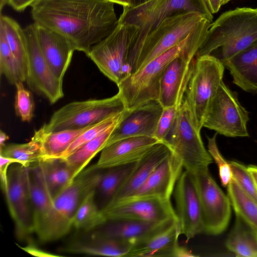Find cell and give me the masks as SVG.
<instances>
[{"label":"cell","instance_id":"6da1fadb","mask_svg":"<svg viewBox=\"0 0 257 257\" xmlns=\"http://www.w3.org/2000/svg\"><path fill=\"white\" fill-rule=\"evenodd\" d=\"M114 4L106 0H37L31 6V15L35 24L62 35L75 51L87 56L117 25Z\"/></svg>","mask_w":257,"mask_h":257},{"label":"cell","instance_id":"7a4b0ae2","mask_svg":"<svg viewBox=\"0 0 257 257\" xmlns=\"http://www.w3.org/2000/svg\"><path fill=\"white\" fill-rule=\"evenodd\" d=\"M211 23L204 19L182 41L123 79L117 86L126 109L158 100L160 81L168 64L177 56L189 52L195 57L203 43Z\"/></svg>","mask_w":257,"mask_h":257},{"label":"cell","instance_id":"3957f363","mask_svg":"<svg viewBox=\"0 0 257 257\" xmlns=\"http://www.w3.org/2000/svg\"><path fill=\"white\" fill-rule=\"evenodd\" d=\"M257 42V8H237L212 23L195 59L217 52L223 63Z\"/></svg>","mask_w":257,"mask_h":257},{"label":"cell","instance_id":"277c9868","mask_svg":"<svg viewBox=\"0 0 257 257\" xmlns=\"http://www.w3.org/2000/svg\"><path fill=\"white\" fill-rule=\"evenodd\" d=\"M123 8L117 23L134 25L140 29L131 48L128 63L146 37L165 19L177 14L195 12L212 23L213 20V15L204 0H150L136 7Z\"/></svg>","mask_w":257,"mask_h":257},{"label":"cell","instance_id":"5b68a950","mask_svg":"<svg viewBox=\"0 0 257 257\" xmlns=\"http://www.w3.org/2000/svg\"><path fill=\"white\" fill-rule=\"evenodd\" d=\"M162 142L181 162L184 169L192 174L208 169L213 162L185 98L173 126Z\"/></svg>","mask_w":257,"mask_h":257},{"label":"cell","instance_id":"8992f818","mask_svg":"<svg viewBox=\"0 0 257 257\" xmlns=\"http://www.w3.org/2000/svg\"><path fill=\"white\" fill-rule=\"evenodd\" d=\"M205 19L195 12L177 14L165 19L146 37L130 58V75L182 41Z\"/></svg>","mask_w":257,"mask_h":257},{"label":"cell","instance_id":"52a82bcc","mask_svg":"<svg viewBox=\"0 0 257 257\" xmlns=\"http://www.w3.org/2000/svg\"><path fill=\"white\" fill-rule=\"evenodd\" d=\"M103 170L94 165L84 170L54 199L53 210L41 241H54L68 233L76 211L85 198L95 190Z\"/></svg>","mask_w":257,"mask_h":257},{"label":"cell","instance_id":"ba28073f","mask_svg":"<svg viewBox=\"0 0 257 257\" xmlns=\"http://www.w3.org/2000/svg\"><path fill=\"white\" fill-rule=\"evenodd\" d=\"M139 31L134 25L117 23L112 32L94 45L87 55L116 85L130 75L128 57Z\"/></svg>","mask_w":257,"mask_h":257},{"label":"cell","instance_id":"9c48e42d","mask_svg":"<svg viewBox=\"0 0 257 257\" xmlns=\"http://www.w3.org/2000/svg\"><path fill=\"white\" fill-rule=\"evenodd\" d=\"M125 109L118 93L106 98L73 101L56 111L42 127L46 132L82 128Z\"/></svg>","mask_w":257,"mask_h":257},{"label":"cell","instance_id":"30bf717a","mask_svg":"<svg viewBox=\"0 0 257 257\" xmlns=\"http://www.w3.org/2000/svg\"><path fill=\"white\" fill-rule=\"evenodd\" d=\"M224 64L212 55L195 59L184 98L198 129L201 131L209 106L223 81Z\"/></svg>","mask_w":257,"mask_h":257},{"label":"cell","instance_id":"8fae6325","mask_svg":"<svg viewBox=\"0 0 257 257\" xmlns=\"http://www.w3.org/2000/svg\"><path fill=\"white\" fill-rule=\"evenodd\" d=\"M248 112L240 103L236 92L222 81L206 113L203 127L228 137H245L249 134Z\"/></svg>","mask_w":257,"mask_h":257},{"label":"cell","instance_id":"7c38bea8","mask_svg":"<svg viewBox=\"0 0 257 257\" xmlns=\"http://www.w3.org/2000/svg\"><path fill=\"white\" fill-rule=\"evenodd\" d=\"M28 167L19 163L10 166L4 193L16 235L20 239L27 238L35 232Z\"/></svg>","mask_w":257,"mask_h":257},{"label":"cell","instance_id":"4fadbf2b","mask_svg":"<svg viewBox=\"0 0 257 257\" xmlns=\"http://www.w3.org/2000/svg\"><path fill=\"white\" fill-rule=\"evenodd\" d=\"M202 216L203 233L218 235L227 228L231 216V203L210 175L209 170L193 174Z\"/></svg>","mask_w":257,"mask_h":257},{"label":"cell","instance_id":"5bb4252c","mask_svg":"<svg viewBox=\"0 0 257 257\" xmlns=\"http://www.w3.org/2000/svg\"><path fill=\"white\" fill-rule=\"evenodd\" d=\"M28 52L27 82L29 87L55 103L64 96L63 80L57 78L45 60L38 42L35 23L24 29Z\"/></svg>","mask_w":257,"mask_h":257},{"label":"cell","instance_id":"9a60e30c","mask_svg":"<svg viewBox=\"0 0 257 257\" xmlns=\"http://www.w3.org/2000/svg\"><path fill=\"white\" fill-rule=\"evenodd\" d=\"M106 219L126 218L148 222L178 220L171 199L155 197H129L102 210Z\"/></svg>","mask_w":257,"mask_h":257},{"label":"cell","instance_id":"2e32d148","mask_svg":"<svg viewBox=\"0 0 257 257\" xmlns=\"http://www.w3.org/2000/svg\"><path fill=\"white\" fill-rule=\"evenodd\" d=\"M173 194L181 234L189 240L203 233L201 205L193 174L184 170Z\"/></svg>","mask_w":257,"mask_h":257},{"label":"cell","instance_id":"e0dca14e","mask_svg":"<svg viewBox=\"0 0 257 257\" xmlns=\"http://www.w3.org/2000/svg\"><path fill=\"white\" fill-rule=\"evenodd\" d=\"M195 57L184 53L171 61L162 76L158 100L163 107L180 108L184 99L194 64Z\"/></svg>","mask_w":257,"mask_h":257},{"label":"cell","instance_id":"ac0fdd59","mask_svg":"<svg viewBox=\"0 0 257 257\" xmlns=\"http://www.w3.org/2000/svg\"><path fill=\"white\" fill-rule=\"evenodd\" d=\"M163 109L158 101L153 100L127 109L126 115L113 130L105 147L130 137H154Z\"/></svg>","mask_w":257,"mask_h":257},{"label":"cell","instance_id":"d6986e66","mask_svg":"<svg viewBox=\"0 0 257 257\" xmlns=\"http://www.w3.org/2000/svg\"><path fill=\"white\" fill-rule=\"evenodd\" d=\"M177 220L163 222L116 218L106 219L101 225L91 231L96 235L125 241L133 245L167 228Z\"/></svg>","mask_w":257,"mask_h":257},{"label":"cell","instance_id":"ffe728a7","mask_svg":"<svg viewBox=\"0 0 257 257\" xmlns=\"http://www.w3.org/2000/svg\"><path fill=\"white\" fill-rule=\"evenodd\" d=\"M160 142L155 137L147 136L118 140L101 151L99 158L94 165L98 169H106L138 162Z\"/></svg>","mask_w":257,"mask_h":257},{"label":"cell","instance_id":"44dd1931","mask_svg":"<svg viewBox=\"0 0 257 257\" xmlns=\"http://www.w3.org/2000/svg\"><path fill=\"white\" fill-rule=\"evenodd\" d=\"M36 25V34L42 53L55 76L63 80L75 51L69 40L50 29Z\"/></svg>","mask_w":257,"mask_h":257},{"label":"cell","instance_id":"7402d4cb","mask_svg":"<svg viewBox=\"0 0 257 257\" xmlns=\"http://www.w3.org/2000/svg\"><path fill=\"white\" fill-rule=\"evenodd\" d=\"M183 169L181 162L171 152L143 185L127 198L155 197L171 199Z\"/></svg>","mask_w":257,"mask_h":257},{"label":"cell","instance_id":"603a6c76","mask_svg":"<svg viewBox=\"0 0 257 257\" xmlns=\"http://www.w3.org/2000/svg\"><path fill=\"white\" fill-rule=\"evenodd\" d=\"M31 198L36 233L40 241L54 208V200L47 188L39 163L28 167Z\"/></svg>","mask_w":257,"mask_h":257},{"label":"cell","instance_id":"cb8c5ba5","mask_svg":"<svg viewBox=\"0 0 257 257\" xmlns=\"http://www.w3.org/2000/svg\"><path fill=\"white\" fill-rule=\"evenodd\" d=\"M170 154L171 151L163 142L155 145L139 161L136 168L108 206L131 196Z\"/></svg>","mask_w":257,"mask_h":257},{"label":"cell","instance_id":"d4e9b609","mask_svg":"<svg viewBox=\"0 0 257 257\" xmlns=\"http://www.w3.org/2000/svg\"><path fill=\"white\" fill-rule=\"evenodd\" d=\"M89 237L73 241L62 249L65 252L113 257L125 256L133 245L130 242L103 237L91 231Z\"/></svg>","mask_w":257,"mask_h":257},{"label":"cell","instance_id":"484cf974","mask_svg":"<svg viewBox=\"0 0 257 257\" xmlns=\"http://www.w3.org/2000/svg\"><path fill=\"white\" fill-rule=\"evenodd\" d=\"M223 64L235 84L245 91L257 93V42Z\"/></svg>","mask_w":257,"mask_h":257},{"label":"cell","instance_id":"4316f807","mask_svg":"<svg viewBox=\"0 0 257 257\" xmlns=\"http://www.w3.org/2000/svg\"><path fill=\"white\" fill-rule=\"evenodd\" d=\"M181 234L178 222L134 245L127 257H172Z\"/></svg>","mask_w":257,"mask_h":257},{"label":"cell","instance_id":"83f0119b","mask_svg":"<svg viewBox=\"0 0 257 257\" xmlns=\"http://www.w3.org/2000/svg\"><path fill=\"white\" fill-rule=\"evenodd\" d=\"M138 162L103 169L95 190V201L102 211L112 201L136 168Z\"/></svg>","mask_w":257,"mask_h":257},{"label":"cell","instance_id":"f1b7e54d","mask_svg":"<svg viewBox=\"0 0 257 257\" xmlns=\"http://www.w3.org/2000/svg\"><path fill=\"white\" fill-rule=\"evenodd\" d=\"M50 194L54 199L80 173L62 158H50L39 162Z\"/></svg>","mask_w":257,"mask_h":257},{"label":"cell","instance_id":"f546056e","mask_svg":"<svg viewBox=\"0 0 257 257\" xmlns=\"http://www.w3.org/2000/svg\"><path fill=\"white\" fill-rule=\"evenodd\" d=\"M92 125L51 132H45L41 127L36 131L33 136L41 144L42 160L59 158L80 135Z\"/></svg>","mask_w":257,"mask_h":257},{"label":"cell","instance_id":"4dcf8cb0","mask_svg":"<svg viewBox=\"0 0 257 257\" xmlns=\"http://www.w3.org/2000/svg\"><path fill=\"white\" fill-rule=\"evenodd\" d=\"M225 245L236 256L257 257V233L242 218L236 215Z\"/></svg>","mask_w":257,"mask_h":257},{"label":"cell","instance_id":"1f68e13d","mask_svg":"<svg viewBox=\"0 0 257 257\" xmlns=\"http://www.w3.org/2000/svg\"><path fill=\"white\" fill-rule=\"evenodd\" d=\"M0 27L3 29L9 46L27 78L28 52L24 29L14 19L2 14Z\"/></svg>","mask_w":257,"mask_h":257},{"label":"cell","instance_id":"d6a6232c","mask_svg":"<svg viewBox=\"0 0 257 257\" xmlns=\"http://www.w3.org/2000/svg\"><path fill=\"white\" fill-rule=\"evenodd\" d=\"M227 196L235 212L257 233V203L232 178L227 186Z\"/></svg>","mask_w":257,"mask_h":257},{"label":"cell","instance_id":"836d02e7","mask_svg":"<svg viewBox=\"0 0 257 257\" xmlns=\"http://www.w3.org/2000/svg\"><path fill=\"white\" fill-rule=\"evenodd\" d=\"M106 220L102 210L95 201L94 190L85 198L79 206L74 216L72 225L77 229L86 232L95 229Z\"/></svg>","mask_w":257,"mask_h":257},{"label":"cell","instance_id":"e575fe53","mask_svg":"<svg viewBox=\"0 0 257 257\" xmlns=\"http://www.w3.org/2000/svg\"><path fill=\"white\" fill-rule=\"evenodd\" d=\"M118 123L110 126L64 159L81 173L95 155L105 147L111 134Z\"/></svg>","mask_w":257,"mask_h":257},{"label":"cell","instance_id":"d590c367","mask_svg":"<svg viewBox=\"0 0 257 257\" xmlns=\"http://www.w3.org/2000/svg\"><path fill=\"white\" fill-rule=\"evenodd\" d=\"M0 155L16 159L26 167L43 159L41 144L34 136L28 143L6 145L0 149Z\"/></svg>","mask_w":257,"mask_h":257},{"label":"cell","instance_id":"8d00e7d4","mask_svg":"<svg viewBox=\"0 0 257 257\" xmlns=\"http://www.w3.org/2000/svg\"><path fill=\"white\" fill-rule=\"evenodd\" d=\"M0 72L14 85L26 81L27 78L7 41L5 32L0 27Z\"/></svg>","mask_w":257,"mask_h":257},{"label":"cell","instance_id":"74e56055","mask_svg":"<svg viewBox=\"0 0 257 257\" xmlns=\"http://www.w3.org/2000/svg\"><path fill=\"white\" fill-rule=\"evenodd\" d=\"M127 112L123 111L106 118L92 125L80 135L58 158L66 159L83 145L93 139L110 126L118 123Z\"/></svg>","mask_w":257,"mask_h":257},{"label":"cell","instance_id":"f35d334b","mask_svg":"<svg viewBox=\"0 0 257 257\" xmlns=\"http://www.w3.org/2000/svg\"><path fill=\"white\" fill-rule=\"evenodd\" d=\"M15 109L16 114L23 121H30L33 117L35 104L30 91L21 82L16 85Z\"/></svg>","mask_w":257,"mask_h":257},{"label":"cell","instance_id":"ab89813d","mask_svg":"<svg viewBox=\"0 0 257 257\" xmlns=\"http://www.w3.org/2000/svg\"><path fill=\"white\" fill-rule=\"evenodd\" d=\"M229 163L232 178L242 189L257 203V189L247 168L236 161H230Z\"/></svg>","mask_w":257,"mask_h":257},{"label":"cell","instance_id":"60d3db41","mask_svg":"<svg viewBox=\"0 0 257 257\" xmlns=\"http://www.w3.org/2000/svg\"><path fill=\"white\" fill-rule=\"evenodd\" d=\"M216 134L212 137H208V151L212 159L217 165L219 175L222 186L226 187L232 178L231 168L229 163L220 153L216 141Z\"/></svg>","mask_w":257,"mask_h":257},{"label":"cell","instance_id":"b9f144b4","mask_svg":"<svg viewBox=\"0 0 257 257\" xmlns=\"http://www.w3.org/2000/svg\"><path fill=\"white\" fill-rule=\"evenodd\" d=\"M179 109L175 106L163 107L154 135V137L161 142L163 141L173 126Z\"/></svg>","mask_w":257,"mask_h":257},{"label":"cell","instance_id":"7bdbcfd3","mask_svg":"<svg viewBox=\"0 0 257 257\" xmlns=\"http://www.w3.org/2000/svg\"><path fill=\"white\" fill-rule=\"evenodd\" d=\"M0 162L1 188L4 193L8 185V173L10 166L13 163H21L16 159L5 157L1 155H0Z\"/></svg>","mask_w":257,"mask_h":257},{"label":"cell","instance_id":"ee69618b","mask_svg":"<svg viewBox=\"0 0 257 257\" xmlns=\"http://www.w3.org/2000/svg\"><path fill=\"white\" fill-rule=\"evenodd\" d=\"M21 248L29 253L38 256H59L57 254H54L50 252H46L38 247L36 245L32 243H30L27 245Z\"/></svg>","mask_w":257,"mask_h":257},{"label":"cell","instance_id":"f6af8a7d","mask_svg":"<svg viewBox=\"0 0 257 257\" xmlns=\"http://www.w3.org/2000/svg\"><path fill=\"white\" fill-rule=\"evenodd\" d=\"M37 0H8V5L15 11L23 12L28 7L31 6Z\"/></svg>","mask_w":257,"mask_h":257},{"label":"cell","instance_id":"bcb514c9","mask_svg":"<svg viewBox=\"0 0 257 257\" xmlns=\"http://www.w3.org/2000/svg\"><path fill=\"white\" fill-rule=\"evenodd\" d=\"M195 257L191 251L189 250L186 247L180 246L178 244L174 249L172 257Z\"/></svg>","mask_w":257,"mask_h":257},{"label":"cell","instance_id":"7dc6e473","mask_svg":"<svg viewBox=\"0 0 257 257\" xmlns=\"http://www.w3.org/2000/svg\"><path fill=\"white\" fill-rule=\"evenodd\" d=\"M204 1L207 9L212 14L218 12L220 7L223 5V0Z\"/></svg>","mask_w":257,"mask_h":257},{"label":"cell","instance_id":"c3c4849f","mask_svg":"<svg viewBox=\"0 0 257 257\" xmlns=\"http://www.w3.org/2000/svg\"><path fill=\"white\" fill-rule=\"evenodd\" d=\"M257 189V166L250 165L247 167Z\"/></svg>","mask_w":257,"mask_h":257},{"label":"cell","instance_id":"681fc988","mask_svg":"<svg viewBox=\"0 0 257 257\" xmlns=\"http://www.w3.org/2000/svg\"><path fill=\"white\" fill-rule=\"evenodd\" d=\"M9 136L2 130L0 131V148L2 149L6 145L5 142L9 140Z\"/></svg>","mask_w":257,"mask_h":257},{"label":"cell","instance_id":"f907efd6","mask_svg":"<svg viewBox=\"0 0 257 257\" xmlns=\"http://www.w3.org/2000/svg\"><path fill=\"white\" fill-rule=\"evenodd\" d=\"M114 4H117L124 7H130L131 3L130 0H106Z\"/></svg>","mask_w":257,"mask_h":257},{"label":"cell","instance_id":"816d5d0a","mask_svg":"<svg viewBox=\"0 0 257 257\" xmlns=\"http://www.w3.org/2000/svg\"><path fill=\"white\" fill-rule=\"evenodd\" d=\"M131 6L130 7H136L146 3L150 0H130Z\"/></svg>","mask_w":257,"mask_h":257},{"label":"cell","instance_id":"f5cc1de1","mask_svg":"<svg viewBox=\"0 0 257 257\" xmlns=\"http://www.w3.org/2000/svg\"><path fill=\"white\" fill-rule=\"evenodd\" d=\"M6 5H8V0H0L1 12H2L3 9Z\"/></svg>","mask_w":257,"mask_h":257},{"label":"cell","instance_id":"db71d44e","mask_svg":"<svg viewBox=\"0 0 257 257\" xmlns=\"http://www.w3.org/2000/svg\"><path fill=\"white\" fill-rule=\"evenodd\" d=\"M230 1V0H223V5L226 4V3H227Z\"/></svg>","mask_w":257,"mask_h":257}]
</instances>
